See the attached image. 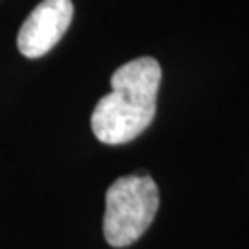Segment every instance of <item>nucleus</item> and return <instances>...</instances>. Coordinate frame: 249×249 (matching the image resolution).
<instances>
[{"instance_id": "nucleus-1", "label": "nucleus", "mask_w": 249, "mask_h": 249, "mask_svg": "<svg viewBox=\"0 0 249 249\" xmlns=\"http://www.w3.org/2000/svg\"><path fill=\"white\" fill-rule=\"evenodd\" d=\"M160 67L153 57L122 65L111 78V92L100 100L90 125L100 142L124 144L137 139L155 116Z\"/></svg>"}, {"instance_id": "nucleus-2", "label": "nucleus", "mask_w": 249, "mask_h": 249, "mask_svg": "<svg viewBox=\"0 0 249 249\" xmlns=\"http://www.w3.org/2000/svg\"><path fill=\"white\" fill-rule=\"evenodd\" d=\"M159 209V188L146 176L116 179L106 194L104 234L113 248L131 246L151 225Z\"/></svg>"}, {"instance_id": "nucleus-3", "label": "nucleus", "mask_w": 249, "mask_h": 249, "mask_svg": "<svg viewBox=\"0 0 249 249\" xmlns=\"http://www.w3.org/2000/svg\"><path fill=\"white\" fill-rule=\"evenodd\" d=\"M74 6L71 0H43L18 30L17 46L30 59L41 57L61 41L71 26Z\"/></svg>"}]
</instances>
